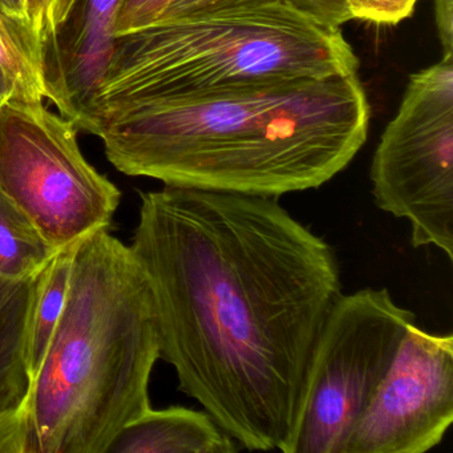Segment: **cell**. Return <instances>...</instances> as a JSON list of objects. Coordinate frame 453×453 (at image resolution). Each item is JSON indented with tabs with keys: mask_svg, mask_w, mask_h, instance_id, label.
I'll return each instance as SVG.
<instances>
[{
	"mask_svg": "<svg viewBox=\"0 0 453 453\" xmlns=\"http://www.w3.org/2000/svg\"><path fill=\"white\" fill-rule=\"evenodd\" d=\"M131 249L179 388L243 449L282 450L342 296L333 246L277 197L165 185L142 193Z\"/></svg>",
	"mask_w": 453,
	"mask_h": 453,
	"instance_id": "obj_1",
	"label": "cell"
},
{
	"mask_svg": "<svg viewBox=\"0 0 453 453\" xmlns=\"http://www.w3.org/2000/svg\"><path fill=\"white\" fill-rule=\"evenodd\" d=\"M368 126L370 104L355 73L134 103L100 115L89 134L128 176L278 198L341 173Z\"/></svg>",
	"mask_w": 453,
	"mask_h": 453,
	"instance_id": "obj_2",
	"label": "cell"
},
{
	"mask_svg": "<svg viewBox=\"0 0 453 453\" xmlns=\"http://www.w3.org/2000/svg\"><path fill=\"white\" fill-rule=\"evenodd\" d=\"M158 357L147 275L131 246L95 230L75 243L65 307L23 415V453H107L152 408Z\"/></svg>",
	"mask_w": 453,
	"mask_h": 453,
	"instance_id": "obj_3",
	"label": "cell"
},
{
	"mask_svg": "<svg viewBox=\"0 0 453 453\" xmlns=\"http://www.w3.org/2000/svg\"><path fill=\"white\" fill-rule=\"evenodd\" d=\"M342 33L285 2L234 4L158 19L115 38L83 131L134 103L250 84L357 73Z\"/></svg>",
	"mask_w": 453,
	"mask_h": 453,
	"instance_id": "obj_4",
	"label": "cell"
},
{
	"mask_svg": "<svg viewBox=\"0 0 453 453\" xmlns=\"http://www.w3.org/2000/svg\"><path fill=\"white\" fill-rule=\"evenodd\" d=\"M416 320L387 288L342 294L315 342L283 453H344Z\"/></svg>",
	"mask_w": 453,
	"mask_h": 453,
	"instance_id": "obj_5",
	"label": "cell"
},
{
	"mask_svg": "<svg viewBox=\"0 0 453 453\" xmlns=\"http://www.w3.org/2000/svg\"><path fill=\"white\" fill-rule=\"evenodd\" d=\"M0 193L58 249L110 229L121 193L81 153L73 121L44 102L0 108Z\"/></svg>",
	"mask_w": 453,
	"mask_h": 453,
	"instance_id": "obj_6",
	"label": "cell"
},
{
	"mask_svg": "<svg viewBox=\"0 0 453 453\" xmlns=\"http://www.w3.org/2000/svg\"><path fill=\"white\" fill-rule=\"evenodd\" d=\"M370 179L376 206L410 222L413 248L453 261V54L411 76Z\"/></svg>",
	"mask_w": 453,
	"mask_h": 453,
	"instance_id": "obj_7",
	"label": "cell"
},
{
	"mask_svg": "<svg viewBox=\"0 0 453 453\" xmlns=\"http://www.w3.org/2000/svg\"><path fill=\"white\" fill-rule=\"evenodd\" d=\"M453 421V335L408 327L344 453H424Z\"/></svg>",
	"mask_w": 453,
	"mask_h": 453,
	"instance_id": "obj_8",
	"label": "cell"
},
{
	"mask_svg": "<svg viewBox=\"0 0 453 453\" xmlns=\"http://www.w3.org/2000/svg\"><path fill=\"white\" fill-rule=\"evenodd\" d=\"M124 0H79L58 30L44 68L49 100L83 131L112 57L115 25Z\"/></svg>",
	"mask_w": 453,
	"mask_h": 453,
	"instance_id": "obj_9",
	"label": "cell"
},
{
	"mask_svg": "<svg viewBox=\"0 0 453 453\" xmlns=\"http://www.w3.org/2000/svg\"><path fill=\"white\" fill-rule=\"evenodd\" d=\"M46 269V267H44ZM39 274L0 277V452L23 453V415L33 386L30 328Z\"/></svg>",
	"mask_w": 453,
	"mask_h": 453,
	"instance_id": "obj_10",
	"label": "cell"
},
{
	"mask_svg": "<svg viewBox=\"0 0 453 453\" xmlns=\"http://www.w3.org/2000/svg\"><path fill=\"white\" fill-rule=\"evenodd\" d=\"M241 447L206 411L150 410L127 424L107 453H233Z\"/></svg>",
	"mask_w": 453,
	"mask_h": 453,
	"instance_id": "obj_11",
	"label": "cell"
},
{
	"mask_svg": "<svg viewBox=\"0 0 453 453\" xmlns=\"http://www.w3.org/2000/svg\"><path fill=\"white\" fill-rule=\"evenodd\" d=\"M58 251L30 217L0 193V277L23 280L39 274Z\"/></svg>",
	"mask_w": 453,
	"mask_h": 453,
	"instance_id": "obj_12",
	"label": "cell"
},
{
	"mask_svg": "<svg viewBox=\"0 0 453 453\" xmlns=\"http://www.w3.org/2000/svg\"><path fill=\"white\" fill-rule=\"evenodd\" d=\"M75 243L60 249L42 274L30 328V363L33 376L38 371L67 298ZM34 379V378H33Z\"/></svg>",
	"mask_w": 453,
	"mask_h": 453,
	"instance_id": "obj_13",
	"label": "cell"
},
{
	"mask_svg": "<svg viewBox=\"0 0 453 453\" xmlns=\"http://www.w3.org/2000/svg\"><path fill=\"white\" fill-rule=\"evenodd\" d=\"M0 99L41 103L49 100L43 76L18 46L12 34L0 28Z\"/></svg>",
	"mask_w": 453,
	"mask_h": 453,
	"instance_id": "obj_14",
	"label": "cell"
},
{
	"mask_svg": "<svg viewBox=\"0 0 453 453\" xmlns=\"http://www.w3.org/2000/svg\"><path fill=\"white\" fill-rule=\"evenodd\" d=\"M266 2H285V4H293L302 12L312 15L328 25L336 26V27H341L344 23L352 20L351 14L347 9L346 0H174L173 4L166 7L156 20L181 17V15L193 14V12H203V10L217 9V7L266 4Z\"/></svg>",
	"mask_w": 453,
	"mask_h": 453,
	"instance_id": "obj_15",
	"label": "cell"
},
{
	"mask_svg": "<svg viewBox=\"0 0 453 453\" xmlns=\"http://www.w3.org/2000/svg\"><path fill=\"white\" fill-rule=\"evenodd\" d=\"M0 17L6 23L18 46L43 76V58L28 14L27 0H0Z\"/></svg>",
	"mask_w": 453,
	"mask_h": 453,
	"instance_id": "obj_16",
	"label": "cell"
},
{
	"mask_svg": "<svg viewBox=\"0 0 453 453\" xmlns=\"http://www.w3.org/2000/svg\"><path fill=\"white\" fill-rule=\"evenodd\" d=\"M418 0H346L352 19L375 25H397L413 14Z\"/></svg>",
	"mask_w": 453,
	"mask_h": 453,
	"instance_id": "obj_17",
	"label": "cell"
},
{
	"mask_svg": "<svg viewBox=\"0 0 453 453\" xmlns=\"http://www.w3.org/2000/svg\"><path fill=\"white\" fill-rule=\"evenodd\" d=\"M28 14L33 23L34 33L36 41L41 47L42 58H43V76L47 60L54 47L55 26H54V4L55 0H27Z\"/></svg>",
	"mask_w": 453,
	"mask_h": 453,
	"instance_id": "obj_18",
	"label": "cell"
},
{
	"mask_svg": "<svg viewBox=\"0 0 453 453\" xmlns=\"http://www.w3.org/2000/svg\"><path fill=\"white\" fill-rule=\"evenodd\" d=\"M174 0H148L147 4L136 12L134 19L131 20V23H129L128 27L126 28L124 33H128V31L136 30V28L150 25L153 20L157 19L161 12H163L166 7L171 6Z\"/></svg>",
	"mask_w": 453,
	"mask_h": 453,
	"instance_id": "obj_19",
	"label": "cell"
},
{
	"mask_svg": "<svg viewBox=\"0 0 453 453\" xmlns=\"http://www.w3.org/2000/svg\"><path fill=\"white\" fill-rule=\"evenodd\" d=\"M148 0H124L123 7L119 12L118 19L115 25V38L126 31L131 20L134 19L136 12L147 4Z\"/></svg>",
	"mask_w": 453,
	"mask_h": 453,
	"instance_id": "obj_20",
	"label": "cell"
},
{
	"mask_svg": "<svg viewBox=\"0 0 453 453\" xmlns=\"http://www.w3.org/2000/svg\"><path fill=\"white\" fill-rule=\"evenodd\" d=\"M79 0H55L54 4V26L55 33L65 25V20L70 18L71 12L75 9ZM57 38V36H55Z\"/></svg>",
	"mask_w": 453,
	"mask_h": 453,
	"instance_id": "obj_21",
	"label": "cell"
},
{
	"mask_svg": "<svg viewBox=\"0 0 453 453\" xmlns=\"http://www.w3.org/2000/svg\"><path fill=\"white\" fill-rule=\"evenodd\" d=\"M0 28H2V30L9 31V28H7L6 23H4V20L2 19V17H0ZM9 33H10V31H9Z\"/></svg>",
	"mask_w": 453,
	"mask_h": 453,
	"instance_id": "obj_22",
	"label": "cell"
},
{
	"mask_svg": "<svg viewBox=\"0 0 453 453\" xmlns=\"http://www.w3.org/2000/svg\"><path fill=\"white\" fill-rule=\"evenodd\" d=\"M2 105H4V100L0 99V108H2Z\"/></svg>",
	"mask_w": 453,
	"mask_h": 453,
	"instance_id": "obj_23",
	"label": "cell"
}]
</instances>
